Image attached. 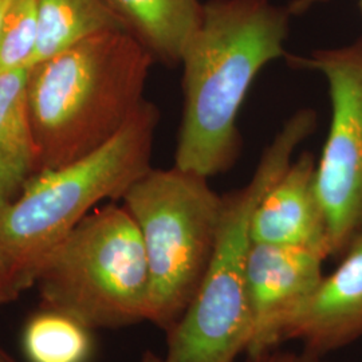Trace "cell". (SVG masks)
I'll return each mask as SVG.
<instances>
[{
	"instance_id": "1",
	"label": "cell",
	"mask_w": 362,
	"mask_h": 362,
	"mask_svg": "<svg viewBox=\"0 0 362 362\" xmlns=\"http://www.w3.org/2000/svg\"><path fill=\"white\" fill-rule=\"evenodd\" d=\"M293 15L272 0H208L181 54L176 167L207 179L238 163L240 109L254 81L285 58Z\"/></svg>"
},
{
	"instance_id": "2",
	"label": "cell",
	"mask_w": 362,
	"mask_h": 362,
	"mask_svg": "<svg viewBox=\"0 0 362 362\" xmlns=\"http://www.w3.org/2000/svg\"><path fill=\"white\" fill-rule=\"evenodd\" d=\"M153 57L127 30L91 35L27 73L39 172L61 168L110 141L146 100Z\"/></svg>"
},
{
	"instance_id": "3",
	"label": "cell",
	"mask_w": 362,
	"mask_h": 362,
	"mask_svg": "<svg viewBox=\"0 0 362 362\" xmlns=\"http://www.w3.org/2000/svg\"><path fill=\"white\" fill-rule=\"evenodd\" d=\"M160 110L145 100L127 125L90 155L31 176L0 208V269L22 293L47 254L104 200L122 199L153 168Z\"/></svg>"
},
{
	"instance_id": "4",
	"label": "cell",
	"mask_w": 362,
	"mask_h": 362,
	"mask_svg": "<svg viewBox=\"0 0 362 362\" xmlns=\"http://www.w3.org/2000/svg\"><path fill=\"white\" fill-rule=\"evenodd\" d=\"M317 112L299 109L262 152L246 185L223 194L212 258L192 302L167 334L165 362H236L250 341L247 260L251 221L263 196L317 129Z\"/></svg>"
},
{
	"instance_id": "5",
	"label": "cell",
	"mask_w": 362,
	"mask_h": 362,
	"mask_svg": "<svg viewBox=\"0 0 362 362\" xmlns=\"http://www.w3.org/2000/svg\"><path fill=\"white\" fill-rule=\"evenodd\" d=\"M34 286L45 309L91 330L148 321V262L128 209L112 203L91 211L43 259Z\"/></svg>"
},
{
	"instance_id": "6",
	"label": "cell",
	"mask_w": 362,
	"mask_h": 362,
	"mask_svg": "<svg viewBox=\"0 0 362 362\" xmlns=\"http://www.w3.org/2000/svg\"><path fill=\"white\" fill-rule=\"evenodd\" d=\"M121 200L145 248L151 282L148 321L168 333L207 272L223 196L207 177L173 165L149 169Z\"/></svg>"
},
{
	"instance_id": "7",
	"label": "cell",
	"mask_w": 362,
	"mask_h": 362,
	"mask_svg": "<svg viewBox=\"0 0 362 362\" xmlns=\"http://www.w3.org/2000/svg\"><path fill=\"white\" fill-rule=\"evenodd\" d=\"M285 59L294 69L322 76L327 83L332 117L315 182L330 258L339 259L362 235V35L306 55L287 52Z\"/></svg>"
},
{
	"instance_id": "8",
	"label": "cell",
	"mask_w": 362,
	"mask_h": 362,
	"mask_svg": "<svg viewBox=\"0 0 362 362\" xmlns=\"http://www.w3.org/2000/svg\"><path fill=\"white\" fill-rule=\"evenodd\" d=\"M324 254L252 242L247 260V356L276 349L285 327L324 276Z\"/></svg>"
},
{
	"instance_id": "9",
	"label": "cell",
	"mask_w": 362,
	"mask_h": 362,
	"mask_svg": "<svg viewBox=\"0 0 362 362\" xmlns=\"http://www.w3.org/2000/svg\"><path fill=\"white\" fill-rule=\"evenodd\" d=\"M338 260L290 320L282 342L298 341L325 357L362 339V235Z\"/></svg>"
},
{
	"instance_id": "10",
	"label": "cell",
	"mask_w": 362,
	"mask_h": 362,
	"mask_svg": "<svg viewBox=\"0 0 362 362\" xmlns=\"http://www.w3.org/2000/svg\"><path fill=\"white\" fill-rule=\"evenodd\" d=\"M315 175L317 160L310 152H303L293 160L254 212L252 242L305 247L330 258Z\"/></svg>"
},
{
	"instance_id": "11",
	"label": "cell",
	"mask_w": 362,
	"mask_h": 362,
	"mask_svg": "<svg viewBox=\"0 0 362 362\" xmlns=\"http://www.w3.org/2000/svg\"><path fill=\"white\" fill-rule=\"evenodd\" d=\"M118 21L155 62L180 66L181 54L200 22L202 0H106Z\"/></svg>"
},
{
	"instance_id": "12",
	"label": "cell",
	"mask_w": 362,
	"mask_h": 362,
	"mask_svg": "<svg viewBox=\"0 0 362 362\" xmlns=\"http://www.w3.org/2000/svg\"><path fill=\"white\" fill-rule=\"evenodd\" d=\"M27 73L28 69L0 73V208L13 202L35 175Z\"/></svg>"
},
{
	"instance_id": "13",
	"label": "cell",
	"mask_w": 362,
	"mask_h": 362,
	"mask_svg": "<svg viewBox=\"0 0 362 362\" xmlns=\"http://www.w3.org/2000/svg\"><path fill=\"white\" fill-rule=\"evenodd\" d=\"M38 46L33 66L78 42L124 26L106 0H37Z\"/></svg>"
},
{
	"instance_id": "14",
	"label": "cell",
	"mask_w": 362,
	"mask_h": 362,
	"mask_svg": "<svg viewBox=\"0 0 362 362\" xmlns=\"http://www.w3.org/2000/svg\"><path fill=\"white\" fill-rule=\"evenodd\" d=\"M91 332L66 314L45 309L27 322L23 348L31 362H88L93 353Z\"/></svg>"
},
{
	"instance_id": "15",
	"label": "cell",
	"mask_w": 362,
	"mask_h": 362,
	"mask_svg": "<svg viewBox=\"0 0 362 362\" xmlns=\"http://www.w3.org/2000/svg\"><path fill=\"white\" fill-rule=\"evenodd\" d=\"M38 34V1L13 0L0 31V73L33 66Z\"/></svg>"
},
{
	"instance_id": "16",
	"label": "cell",
	"mask_w": 362,
	"mask_h": 362,
	"mask_svg": "<svg viewBox=\"0 0 362 362\" xmlns=\"http://www.w3.org/2000/svg\"><path fill=\"white\" fill-rule=\"evenodd\" d=\"M239 362V361H236ZM242 362H325L324 357H318L309 351L302 349L299 353L294 351H278L269 350L257 356H247Z\"/></svg>"
},
{
	"instance_id": "17",
	"label": "cell",
	"mask_w": 362,
	"mask_h": 362,
	"mask_svg": "<svg viewBox=\"0 0 362 362\" xmlns=\"http://www.w3.org/2000/svg\"><path fill=\"white\" fill-rule=\"evenodd\" d=\"M21 291L15 286L11 278L0 269V305L11 302L19 297Z\"/></svg>"
},
{
	"instance_id": "18",
	"label": "cell",
	"mask_w": 362,
	"mask_h": 362,
	"mask_svg": "<svg viewBox=\"0 0 362 362\" xmlns=\"http://www.w3.org/2000/svg\"><path fill=\"white\" fill-rule=\"evenodd\" d=\"M325 1H327V0H291L287 4V8L293 16H298V15L308 13L314 6H317L320 3H325ZM360 8L362 11V0H360Z\"/></svg>"
},
{
	"instance_id": "19",
	"label": "cell",
	"mask_w": 362,
	"mask_h": 362,
	"mask_svg": "<svg viewBox=\"0 0 362 362\" xmlns=\"http://www.w3.org/2000/svg\"><path fill=\"white\" fill-rule=\"evenodd\" d=\"M13 0H0V31H1V26H3V22L6 19V15L8 13L11 4H13Z\"/></svg>"
},
{
	"instance_id": "20",
	"label": "cell",
	"mask_w": 362,
	"mask_h": 362,
	"mask_svg": "<svg viewBox=\"0 0 362 362\" xmlns=\"http://www.w3.org/2000/svg\"><path fill=\"white\" fill-rule=\"evenodd\" d=\"M139 362H165L164 361V358H161V357H158L157 354H155L153 351H151V350H148V351H145L143 354V357L140 358V361Z\"/></svg>"
},
{
	"instance_id": "21",
	"label": "cell",
	"mask_w": 362,
	"mask_h": 362,
	"mask_svg": "<svg viewBox=\"0 0 362 362\" xmlns=\"http://www.w3.org/2000/svg\"><path fill=\"white\" fill-rule=\"evenodd\" d=\"M0 362H15V360L0 348Z\"/></svg>"
}]
</instances>
